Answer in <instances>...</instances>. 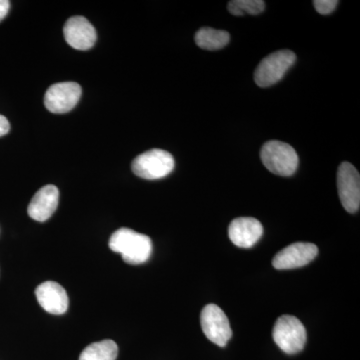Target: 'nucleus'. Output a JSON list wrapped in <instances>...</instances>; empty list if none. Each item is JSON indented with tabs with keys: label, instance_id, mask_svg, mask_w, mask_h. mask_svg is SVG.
I'll return each instance as SVG.
<instances>
[{
	"label": "nucleus",
	"instance_id": "obj_4",
	"mask_svg": "<svg viewBox=\"0 0 360 360\" xmlns=\"http://www.w3.org/2000/svg\"><path fill=\"white\" fill-rule=\"evenodd\" d=\"M174 156L162 149H151L137 156L132 162V172L141 179L156 180L172 174L174 168Z\"/></svg>",
	"mask_w": 360,
	"mask_h": 360
},
{
	"label": "nucleus",
	"instance_id": "obj_5",
	"mask_svg": "<svg viewBox=\"0 0 360 360\" xmlns=\"http://www.w3.org/2000/svg\"><path fill=\"white\" fill-rule=\"evenodd\" d=\"M296 56L291 51H279L262 59L255 72V84L269 87L283 79L286 71L295 65Z\"/></svg>",
	"mask_w": 360,
	"mask_h": 360
},
{
	"label": "nucleus",
	"instance_id": "obj_8",
	"mask_svg": "<svg viewBox=\"0 0 360 360\" xmlns=\"http://www.w3.org/2000/svg\"><path fill=\"white\" fill-rule=\"evenodd\" d=\"M82 96V87L77 82H60L51 85L44 96V104L52 113H66L75 108Z\"/></svg>",
	"mask_w": 360,
	"mask_h": 360
},
{
	"label": "nucleus",
	"instance_id": "obj_13",
	"mask_svg": "<svg viewBox=\"0 0 360 360\" xmlns=\"http://www.w3.org/2000/svg\"><path fill=\"white\" fill-rule=\"evenodd\" d=\"M59 202V191L56 186L41 187L28 205V215L37 221L44 222L56 212Z\"/></svg>",
	"mask_w": 360,
	"mask_h": 360
},
{
	"label": "nucleus",
	"instance_id": "obj_12",
	"mask_svg": "<svg viewBox=\"0 0 360 360\" xmlns=\"http://www.w3.org/2000/svg\"><path fill=\"white\" fill-rule=\"evenodd\" d=\"M264 226L253 217H239L232 220L229 227L231 243L238 248H252L262 238Z\"/></svg>",
	"mask_w": 360,
	"mask_h": 360
},
{
	"label": "nucleus",
	"instance_id": "obj_17",
	"mask_svg": "<svg viewBox=\"0 0 360 360\" xmlns=\"http://www.w3.org/2000/svg\"><path fill=\"white\" fill-rule=\"evenodd\" d=\"M338 1L336 0H315L314 1V8L321 15L330 14L338 6Z\"/></svg>",
	"mask_w": 360,
	"mask_h": 360
},
{
	"label": "nucleus",
	"instance_id": "obj_2",
	"mask_svg": "<svg viewBox=\"0 0 360 360\" xmlns=\"http://www.w3.org/2000/svg\"><path fill=\"white\" fill-rule=\"evenodd\" d=\"M260 158L264 167L274 174L290 176L298 167V155L290 144L270 141L262 146Z\"/></svg>",
	"mask_w": 360,
	"mask_h": 360
},
{
	"label": "nucleus",
	"instance_id": "obj_9",
	"mask_svg": "<svg viewBox=\"0 0 360 360\" xmlns=\"http://www.w3.org/2000/svg\"><path fill=\"white\" fill-rule=\"evenodd\" d=\"M319 255V248L314 243H296L276 253L272 259L274 269H295L310 264Z\"/></svg>",
	"mask_w": 360,
	"mask_h": 360
},
{
	"label": "nucleus",
	"instance_id": "obj_18",
	"mask_svg": "<svg viewBox=\"0 0 360 360\" xmlns=\"http://www.w3.org/2000/svg\"><path fill=\"white\" fill-rule=\"evenodd\" d=\"M11 130V124L6 116L0 115V136L8 134Z\"/></svg>",
	"mask_w": 360,
	"mask_h": 360
},
{
	"label": "nucleus",
	"instance_id": "obj_19",
	"mask_svg": "<svg viewBox=\"0 0 360 360\" xmlns=\"http://www.w3.org/2000/svg\"><path fill=\"white\" fill-rule=\"evenodd\" d=\"M11 8V2L8 0H0V21L4 20Z\"/></svg>",
	"mask_w": 360,
	"mask_h": 360
},
{
	"label": "nucleus",
	"instance_id": "obj_10",
	"mask_svg": "<svg viewBox=\"0 0 360 360\" xmlns=\"http://www.w3.org/2000/svg\"><path fill=\"white\" fill-rule=\"evenodd\" d=\"M63 32L66 42L78 51H89L96 44V28L82 16H75L66 21Z\"/></svg>",
	"mask_w": 360,
	"mask_h": 360
},
{
	"label": "nucleus",
	"instance_id": "obj_15",
	"mask_svg": "<svg viewBox=\"0 0 360 360\" xmlns=\"http://www.w3.org/2000/svg\"><path fill=\"white\" fill-rule=\"evenodd\" d=\"M117 355L118 347L115 341L104 340L85 347L79 360H116Z\"/></svg>",
	"mask_w": 360,
	"mask_h": 360
},
{
	"label": "nucleus",
	"instance_id": "obj_11",
	"mask_svg": "<svg viewBox=\"0 0 360 360\" xmlns=\"http://www.w3.org/2000/svg\"><path fill=\"white\" fill-rule=\"evenodd\" d=\"M35 295L40 307L49 314L61 315L68 311L70 304L68 292L56 281H45L40 284L35 290Z\"/></svg>",
	"mask_w": 360,
	"mask_h": 360
},
{
	"label": "nucleus",
	"instance_id": "obj_7",
	"mask_svg": "<svg viewBox=\"0 0 360 360\" xmlns=\"http://www.w3.org/2000/svg\"><path fill=\"white\" fill-rule=\"evenodd\" d=\"M338 188L343 207L349 213L359 212L360 206V176L349 162L341 163L338 172Z\"/></svg>",
	"mask_w": 360,
	"mask_h": 360
},
{
	"label": "nucleus",
	"instance_id": "obj_16",
	"mask_svg": "<svg viewBox=\"0 0 360 360\" xmlns=\"http://www.w3.org/2000/svg\"><path fill=\"white\" fill-rule=\"evenodd\" d=\"M265 2L262 0H232L229 2L227 9L232 15L241 16L245 14L257 15L264 13Z\"/></svg>",
	"mask_w": 360,
	"mask_h": 360
},
{
	"label": "nucleus",
	"instance_id": "obj_14",
	"mask_svg": "<svg viewBox=\"0 0 360 360\" xmlns=\"http://www.w3.org/2000/svg\"><path fill=\"white\" fill-rule=\"evenodd\" d=\"M196 44L205 51H219L229 44L231 35L225 30H217L210 27H202L196 32Z\"/></svg>",
	"mask_w": 360,
	"mask_h": 360
},
{
	"label": "nucleus",
	"instance_id": "obj_1",
	"mask_svg": "<svg viewBox=\"0 0 360 360\" xmlns=\"http://www.w3.org/2000/svg\"><path fill=\"white\" fill-rule=\"evenodd\" d=\"M110 250L120 253L127 264L137 265L148 262L153 253V241L146 234L122 227L110 239Z\"/></svg>",
	"mask_w": 360,
	"mask_h": 360
},
{
	"label": "nucleus",
	"instance_id": "obj_3",
	"mask_svg": "<svg viewBox=\"0 0 360 360\" xmlns=\"http://www.w3.org/2000/svg\"><path fill=\"white\" fill-rule=\"evenodd\" d=\"M274 342L286 354L302 352L307 343V329L297 317L283 315L277 319L272 331Z\"/></svg>",
	"mask_w": 360,
	"mask_h": 360
},
{
	"label": "nucleus",
	"instance_id": "obj_6",
	"mask_svg": "<svg viewBox=\"0 0 360 360\" xmlns=\"http://www.w3.org/2000/svg\"><path fill=\"white\" fill-rule=\"evenodd\" d=\"M201 328L212 342L224 347L232 336L231 324L224 310L215 304H207L200 314Z\"/></svg>",
	"mask_w": 360,
	"mask_h": 360
}]
</instances>
